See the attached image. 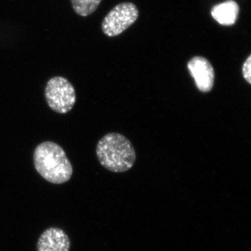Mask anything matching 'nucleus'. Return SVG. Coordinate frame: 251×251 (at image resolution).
Segmentation results:
<instances>
[{
	"label": "nucleus",
	"instance_id": "f257e3e1",
	"mask_svg": "<svg viewBox=\"0 0 251 251\" xmlns=\"http://www.w3.org/2000/svg\"><path fill=\"white\" fill-rule=\"evenodd\" d=\"M34 163L38 173L52 184H64L72 178V163L64 150L53 142H44L36 147Z\"/></svg>",
	"mask_w": 251,
	"mask_h": 251
},
{
	"label": "nucleus",
	"instance_id": "f03ea898",
	"mask_svg": "<svg viewBox=\"0 0 251 251\" xmlns=\"http://www.w3.org/2000/svg\"><path fill=\"white\" fill-rule=\"evenodd\" d=\"M97 157L100 165L112 173L128 171L136 161V153L129 140L123 135L110 133L97 144Z\"/></svg>",
	"mask_w": 251,
	"mask_h": 251
},
{
	"label": "nucleus",
	"instance_id": "7ed1b4c3",
	"mask_svg": "<svg viewBox=\"0 0 251 251\" xmlns=\"http://www.w3.org/2000/svg\"><path fill=\"white\" fill-rule=\"evenodd\" d=\"M45 97L50 108L57 113H67L76 101L74 86L63 77H54L48 82Z\"/></svg>",
	"mask_w": 251,
	"mask_h": 251
},
{
	"label": "nucleus",
	"instance_id": "20e7f679",
	"mask_svg": "<svg viewBox=\"0 0 251 251\" xmlns=\"http://www.w3.org/2000/svg\"><path fill=\"white\" fill-rule=\"evenodd\" d=\"M139 11L134 4L121 3L115 6L104 18L102 30L110 37L120 35L137 21Z\"/></svg>",
	"mask_w": 251,
	"mask_h": 251
},
{
	"label": "nucleus",
	"instance_id": "39448f33",
	"mask_svg": "<svg viewBox=\"0 0 251 251\" xmlns=\"http://www.w3.org/2000/svg\"><path fill=\"white\" fill-rule=\"evenodd\" d=\"M187 67L198 90L203 93L210 92L214 87L215 73L209 60L201 56H196L190 59Z\"/></svg>",
	"mask_w": 251,
	"mask_h": 251
},
{
	"label": "nucleus",
	"instance_id": "423d86ee",
	"mask_svg": "<svg viewBox=\"0 0 251 251\" xmlns=\"http://www.w3.org/2000/svg\"><path fill=\"white\" fill-rule=\"evenodd\" d=\"M70 248V239L63 229L50 227L39 237L36 251H69Z\"/></svg>",
	"mask_w": 251,
	"mask_h": 251
},
{
	"label": "nucleus",
	"instance_id": "0eeeda50",
	"mask_svg": "<svg viewBox=\"0 0 251 251\" xmlns=\"http://www.w3.org/2000/svg\"><path fill=\"white\" fill-rule=\"evenodd\" d=\"M211 14L221 25H233L239 16V6L234 0H227L215 5L211 9Z\"/></svg>",
	"mask_w": 251,
	"mask_h": 251
},
{
	"label": "nucleus",
	"instance_id": "6e6552de",
	"mask_svg": "<svg viewBox=\"0 0 251 251\" xmlns=\"http://www.w3.org/2000/svg\"><path fill=\"white\" fill-rule=\"evenodd\" d=\"M102 0H71L73 9L79 16H90L99 7Z\"/></svg>",
	"mask_w": 251,
	"mask_h": 251
},
{
	"label": "nucleus",
	"instance_id": "1a4fd4ad",
	"mask_svg": "<svg viewBox=\"0 0 251 251\" xmlns=\"http://www.w3.org/2000/svg\"><path fill=\"white\" fill-rule=\"evenodd\" d=\"M243 76L251 85V54L243 64Z\"/></svg>",
	"mask_w": 251,
	"mask_h": 251
}]
</instances>
